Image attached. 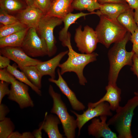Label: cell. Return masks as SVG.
I'll return each mask as SVG.
<instances>
[{"label":"cell","instance_id":"cell-1","mask_svg":"<svg viewBox=\"0 0 138 138\" xmlns=\"http://www.w3.org/2000/svg\"><path fill=\"white\" fill-rule=\"evenodd\" d=\"M131 35L128 32L125 37L114 43L108 52L110 67L108 84L117 85L119 74L121 69L125 65L131 66L132 64L133 57L135 53L132 50L127 51L125 48L127 43L130 40Z\"/></svg>","mask_w":138,"mask_h":138},{"label":"cell","instance_id":"cell-2","mask_svg":"<svg viewBox=\"0 0 138 138\" xmlns=\"http://www.w3.org/2000/svg\"><path fill=\"white\" fill-rule=\"evenodd\" d=\"M138 106V96L128 100L123 106H119L116 113L107 122L109 126H113L118 135V138H132L131 126L134 111Z\"/></svg>","mask_w":138,"mask_h":138},{"label":"cell","instance_id":"cell-3","mask_svg":"<svg viewBox=\"0 0 138 138\" xmlns=\"http://www.w3.org/2000/svg\"><path fill=\"white\" fill-rule=\"evenodd\" d=\"M68 48L67 60L59 65L62 75L67 72H73L77 75L80 85L84 86L87 80L83 74V70L89 63L96 61L98 55L93 52L90 54L79 53L75 51L72 47L71 41L67 44Z\"/></svg>","mask_w":138,"mask_h":138},{"label":"cell","instance_id":"cell-4","mask_svg":"<svg viewBox=\"0 0 138 138\" xmlns=\"http://www.w3.org/2000/svg\"><path fill=\"white\" fill-rule=\"evenodd\" d=\"M99 17L100 21L95 30L99 42L108 48L112 43L121 41L125 37L128 31L117 19L103 15Z\"/></svg>","mask_w":138,"mask_h":138},{"label":"cell","instance_id":"cell-5","mask_svg":"<svg viewBox=\"0 0 138 138\" xmlns=\"http://www.w3.org/2000/svg\"><path fill=\"white\" fill-rule=\"evenodd\" d=\"M48 92L53 101L50 112L56 114L59 119L66 137L75 138V130L77 127L76 119L69 114L65 104L61 99V95L54 90L51 85H49Z\"/></svg>","mask_w":138,"mask_h":138},{"label":"cell","instance_id":"cell-6","mask_svg":"<svg viewBox=\"0 0 138 138\" xmlns=\"http://www.w3.org/2000/svg\"><path fill=\"white\" fill-rule=\"evenodd\" d=\"M63 22L61 18L44 14L40 21L36 29L39 36L44 39L46 42L48 55L49 57L55 55L57 50L56 41L53 34L54 29L56 27L61 25Z\"/></svg>","mask_w":138,"mask_h":138},{"label":"cell","instance_id":"cell-7","mask_svg":"<svg viewBox=\"0 0 138 138\" xmlns=\"http://www.w3.org/2000/svg\"><path fill=\"white\" fill-rule=\"evenodd\" d=\"M21 47L31 57H43L48 55L46 42L39 37L35 28L28 29Z\"/></svg>","mask_w":138,"mask_h":138},{"label":"cell","instance_id":"cell-8","mask_svg":"<svg viewBox=\"0 0 138 138\" xmlns=\"http://www.w3.org/2000/svg\"><path fill=\"white\" fill-rule=\"evenodd\" d=\"M74 40L78 50L87 54L94 52L99 42L95 30L88 25L84 27L83 30L81 25L76 29Z\"/></svg>","mask_w":138,"mask_h":138},{"label":"cell","instance_id":"cell-9","mask_svg":"<svg viewBox=\"0 0 138 138\" xmlns=\"http://www.w3.org/2000/svg\"><path fill=\"white\" fill-rule=\"evenodd\" d=\"M111 110L109 103L106 102H101L93 108L88 107V109L85 111H84L82 114H79L71 110V111L76 117L77 126L78 129V136L80 134L82 127L88 121L98 116H112L113 114Z\"/></svg>","mask_w":138,"mask_h":138},{"label":"cell","instance_id":"cell-10","mask_svg":"<svg viewBox=\"0 0 138 138\" xmlns=\"http://www.w3.org/2000/svg\"><path fill=\"white\" fill-rule=\"evenodd\" d=\"M8 98L17 102L21 109L33 107L34 104L28 92V86L16 80L11 84Z\"/></svg>","mask_w":138,"mask_h":138},{"label":"cell","instance_id":"cell-11","mask_svg":"<svg viewBox=\"0 0 138 138\" xmlns=\"http://www.w3.org/2000/svg\"><path fill=\"white\" fill-rule=\"evenodd\" d=\"M0 54L15 62L21 70L25 67L36 66L42 61L27 55L20 47H6L0 48Z\"/></svg>","mask_w":138,"mask_h":138},{"label":"cell","instance_id":"cell-12","mask_svg":"<svg viewBox=\"0 0 138 138\" xmlns=\"http://www.w3.org/2000/svg\"><path fill=\"white\" fill-rule=\"evenodd\" d=\"M100 118H95L91 120V123L88 128L89 135L96 138H118L116 134L111 130L106 122L107 116H101Z\"/></svg>","mask_w":138,"mask_h":138},{"label":"cell","instance_id":"cell-13","mask_svg":"<svg viewBox=\"0 0 138 138\" xmlns=\"http://www.w3.org/2000/svg\"><path fill=\"white\" fill-rule=\"evenodd\" d=\"M18 13L17 17L20 22L29 28L36 29L41 18L45 14L34 4L28 6Z\"/></svg>","mask_w":138,"mask_h":138},{"label":"cell","instance_id":"cell-14","mask_svg":"<svg viewBox=\"0 0 138 138\" xmlns=\"http://www.w3.org/2000/svg\"><path fill=\"white\" fill-rule=\"evenodd\" d=\"M57 72L58 79L56 80L50 78L49 81L54 83L59 87L61 92L68 98L73 109L77 111L84 110L85 108V106L78 99L75 94L68 87L62 77L59 69L57 70Z\"/></svg>","mask_w":138,"mask_h":138},{"label":"cell","instance_id":"cell-15","mask_svg":"<svg viewBox=\"0 0 138 138\" xmlns=\"http://www.w3.org/2000/svg\"><path fill=\"white\" fill-rule=\"evenodd\" d=\"M106 93L104 96L97 101L94 103L89 102L88 108H93L99 103L106 102L109 103L110 109L116 111L120 106L121 101V90L116 85L108 84L106 87Z\"/></svg>","mask_w":138,"mask_h":138},{"label":"cell","instance_id":"cell-16","mask_svg":"<svg viewBox=\"0 0 138 138\" xmlns=\"http://www.w3.org/2000/svg\"><path fill=\"white\" fill-rule=\"evenodd\" d=\"M92 14L97 15V13L95 12L88 13H84L82 12L76 14L70 13L62 19L64 23V27L59 32V39L63 47H66L67 43L71 40V34L68 31L70 26L72 24L75 23L76 21L78 18Z\"/></svg>","mask_w":138,"mask_h":138},{"label":"cell","instance_id":"cell-17","mask_svg":"<svg viewBox=\"0 0 138 138\" xmlns=\"http://www.w3.org/2000/svg\"><path fill=\"white\" fill-rule=\"evenodd\" d=\"M100 9L96 12L97 15L106 16L108 17L117 19L121 14L130 8L128 4L126 3H110L100 4Z\"/></svg>","mask_w":138,"mask_h":138},{"label":"cell","instance_id":"cell-18","mask_svg":"<svg viewBox=\"0 0 138 138\" xmlns=\"http://www.w3.org/2000/svg\"><path fill=\"white\" fill-rule=\"evenodd\" d=\"M74 0H52L50 8L45 14L62 19L73 10L72 4Z\"/></svg>","mask_w":138,"mask_h":138},{"label":"cell","instance_id":"cell-19","mask_svg":"<svg viewBox=\"0 0 138 138\" xmlns=\"http://www.w3.org/2000/svg\"><path fill=\"white\" fill-rule=\"evenodd\" d=\"M68 50L61 52L51 59L42 61L36 65L43 76L49 75L52 79L55 78V70L59 66L62 58L68 52Z\"/></svg>","mask_w":138,"mask_h":138},{"label":"cell","instance_id":"cell-20","mask_svg":"<svg viewBox=\"0 0 138 138\" xmlns=\"http://www.w3.org/2000/svg\"><path fill=\"white\" fill-rule=\"evenodd\" d=\"M45 113L42 129L47 134L49 138H63V135L60 132L58 125L61 123L57 116Z\"/></svg>","mask_w":138,"mask_h":138},{"label":"cell","instance_id":"cell-21","mask_svg":"<svg viewBox=\"0 0 138 138\" xmlns=\"http://www.w3.org/2000/svg\"><path fill=\"white\" fill-rule=\"evenodd\" d=\"M29 28L0 38V48L8 47H21Z\"/></svg>","mask_w":138,"mask_h":138},{"label":"cell","instance_id":"cell-22","mask_svg":"<svg viewBox=\"0 0 138 138\" xmlns=\"http://www.w3.org/2000/svg\"><path fill=\"white\" fill-rule=\"evenodd\" d=\"M117 20L131 34L138 28L134 19L133 9L131 8L119 15Z\"/></svg>","mask_w":138,"mask_h":138},{"label":"cell","instance_id":"cell-23","mask_svg":"<svg viewBox=\"0 0 138 138\" xmlns=\"http://www.w3.org/2000/svg\"><path fill=\"white\" fill-rule=\"evenodd\" d=\"M7 70L19 81L23 83L30 87L39 96L41 95L40 89L33 85L28 79L25 74L17 69L16 65L10 64L6 68Z\"/></svg>","mask_w":138,"mask_h":138},{"label":"cell","instance_id":"cell-24","mask_svg":"<svg viewBox=\"0 0 138 138\" xmlns=\"http://www.w3.org/2000/svg\"><path fill=\"white\" fill-rule=\"evenodd\" d=\"M21 70L33 85L40 89H41L43 76L36 66H26Z\"/></svg>","mask_w":138,"mask_h":138},{"label":"cell","instance_id":"cell-25","mask_svg":"<svg viewBox=\"0 0 138 138\" xmlns=\"http://www.w3.org/2000/svg\"><path fill=\"white\" fill-rule=\"evenodd\" d=\"M100 5L97 0H74L72 4L73 9L80 11L87 10L90 12L99 9Z\"/></svg>","mask_w":138,"mask_h":138},{"label":"cell","instance_id":"cell-26","mask_svg":"<svg viewBox=\"0 0 138 138\" xmlns=\"http://www.w3.org/2000/svg\"><path fill=\"white\" fill-rule=\"evenodd\" d=\"M0 6L8 13H18L25 8L20 0H0Z\"/></svg>","mask_w":138,"mask_h":138},{"label":"cell","instance_id":"cell-27","mask_svg":"<svg viewBox=\"0 0 138 138\" xmlns=\"http://www.w3.org/2000/svg\"><path fill=\"white\" fill-rule=\"evenodd\" d=\"M28 28L26 25L20 22L2 26L0 28V38L21 31Z\"/></svg>","mask_w":138,"mask_h":138},{"label":"cell","instance_id":"cell-28","mask_svg":"<svg viewBox=\"0 0 138 138\" xmlns=\"http://www.w3.org/2000/svg\"><path fill=\"white\" fill-rule=\"evenodd\" d=\"M15 129V126L10 119L6 117L0 121V138H8Z\"/></svg>","mask_w":138,"mask_h":138},{"label":"cell","instance_id":"cell-29","mask_svg":"<svg viewBox=\"0 0 138 138\" xmlns=\"http://www.w3.org/2000/svg\"><path fill=\"white\" fill-rule=\"evenodd\" d=\"M19 22L17 17L9 15L6 11L0 8V22L3 26L8 25Z\"/></svg>","mask_w":138,"mask_h":138},{"label":"cell","instance_id":"cell-30","mask_svg":"<svg viewBox=\"0 0 138 138\" xmlns=\"http://www.w3.org/2000/svg\"><path fill=\"white\" fill-rule=\"evenodd\" d=\"M51 1V0H34V3L45 14L50 8Z\"/></svg>","mask_w":138,"mask_h":138},{"label":"cell","instance_id":"cell-31","mask_svg":"<svg viewBox=\"0 0 138 138\" xmlns=\"http://www.w3.org/2000/svg\"><path fill=\"white\" fill-rule=\"evenodd\" d=\"M16 79L7 70V68L0 69V80L10 84Z\"/></svg>","mask_w":138,"mask_h":138},{"label":"cell","instance_id":"cell-32","mask_svg":"<svg viewBox=\"0 0 138 138\" xmlns=\"http://www.w3.org/2000/svg\"><path fill=\"white\" fill-rule=\"evenodd\" d=\"M9 84L2 81L0 82V104L5 96L9 94L10 89L8 87Z\"/></svg>","mask_w":138,"mask_h":138},{"label":"cell","instance_id":"cell-33","mask_svg":"<svg viewBox=\"0 0 138 138\" xmlns=\"http://www.w3.org/2000/svg\"><path fill=\"white\" fill-rule=\"evenodd\" d=\"M130 40L133 43L132 50L138 57V28L131 34Z\"/></svg>","mask_w":138,"mask_h":138},{"label":"cell","instance_id":"cell-34","mask_svg":"<svg viewBox=\"0 0 138 138\" xmlns=\"http://www.w3.org/2000/svg\"><path fill=\"white\" fill-rule=\"evenodd\" d=\"M34 137L30 132H25L21 133L17 131L13 132L8 138H33Z\"/></svg>","mask_w":138,"mask_h":138},{"label":"cell","instance_id":"cell-35","mask_svg":"<svg viewBox=\"0 0 138 138\" xmlns=\"http://www.w3.org/2000/svg\"><path fill=\"white\" fill-rule=\"evenodd\" d=\"M132 60L133 64L131 69L138 79V57L135 54L133 55Z\"/></svg>","mask_w":138,"mask_h":138},{"label":"cell","instance_id":"cell-36","mask_svg":"<svg viewBox=\"0 0 138 138\" xmlns=\"http://www.w3.org/2000/svg\"><path fill=\"white\" fill-rule=\"evenodd\" d=\"M9 112V109L6 106L2 103L0 104V121L4 119Z\"/></svg>","mask_w":138,"mask_h":138},{"label":"cell","instance_id":"cell-37","mask_svg":"<svg viewBox=\"0 0 138 138\" xmlns=\"http://www.w3.org/2000/svg\"><path fill=\"white\" fill-rule=\"evenodd\" d=\"M10 60L7 57L0 54V69L7 68L10 65Z\"/></svg>","mask_w":138,"mask_h":138},{"label":"cell","instance_id":"cell-38","mask_svg":"<svg viewBox=\"0 0 138 138\" xmlns=\"http://www.w3.org/2000/svg\"><path fill=\"white\" fill-rule=\"evenodd\" d=\"M130 8L135 9L138 7V0H125Z\"/></svg>","mask_w":138,"mask_h":138},{"label":"cell","instance_id":"cell-39","mask_svg":"<svg viewBox=\"0 0 138 138\" xmlns=\"http://www.w3.org/2000/svg\"><path fill=\"white\" fill-rule=\"evenodd\" d=\"M100 4L110 3H126L125 0H97Z\"/></svg>","mask_w":138,"mask_h":138},{"label":"cell","instance_id":"cell-40","mask_svg":"<svg viewBox=\"0 0 138 138\" xmlns=\"http://www.w3.org/2000/svg\"><path fill=\"white\" fill-rule=\"evenodd\" d=\"M43 124V122L39 128L38 129L36 130L33 132V134L34 137L37 138L42 137L41 130L42 129Z\"/></svg>","mask_w":138,"mask_h":138},{"label":"cell","instance_id":"cell-41","mask_svg":"<svg viewBox=\"0 0 138 138\" xmlns=\"http://www.w3.org/2000/svg\"><path fill=\"white\" fill-rule=\"evenodd\" d=\"M134 18L138 28V7L135 9V11L134 12Z\"/></svg>","mask_w":138,"mask_h":138},{"label":"cell","instance_id":"cell-42","mask_svg":"<svg viewBox=\"0 0 138 138\" xmlns=\"http://www.w3.org/2000/svg\"><path fill=\"white\" fill-rule=\"evenodd\" d=\"M28 6L32 5L34 4V0H25Z\"/></svg>","mask_w":138,"mask_h":138},{"label":"cell","instance_id":"cell-43","mask_svg":"<svg viewBox=\"0 0 138 138\" xmlns=\"http://www.w3.org/2000/svg\"><path fill=\"white\" fill-rule=\"evenodd\" d=\"M134 95H137L138 96V94H137L136 92H135L134 93Z\"/></svg>","mask_w":138,"mask_h":138},{"label":"cell","instance_id":"cell-44","mask_svg":"<svg viewBox=\"0 0 138 138\" xmlns=\"http://www.w3.org/2000/svg\"><path fill=\"white\" fill-rule=\"evenodd\" d=\"M136 93H137V94H138V91L137 92H136Z\"/></svg>","mask_w":138,"mask_h":138}]
</instances>
